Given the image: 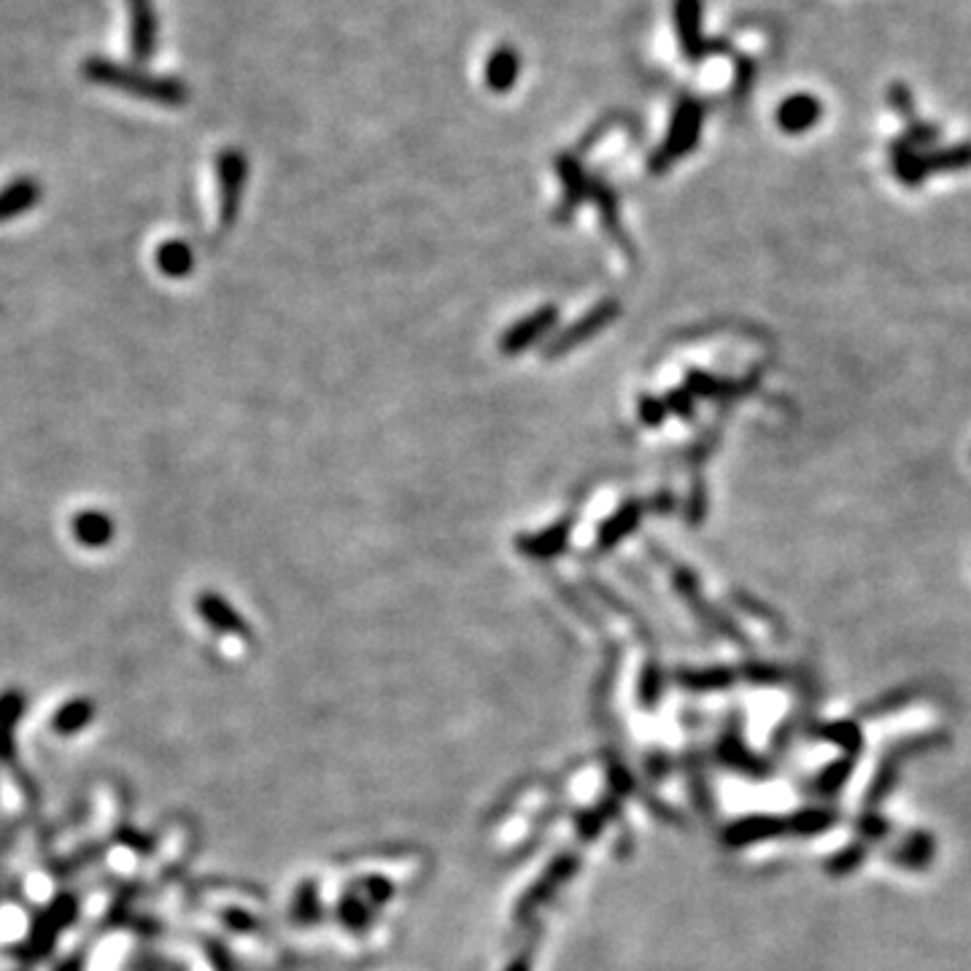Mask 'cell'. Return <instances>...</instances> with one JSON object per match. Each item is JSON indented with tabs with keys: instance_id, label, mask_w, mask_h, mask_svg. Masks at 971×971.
I'll return each mask as SVG.
<instances>
[{
	"instance_id": "1",
	"label": "cell",
	"mask_w": 971,
	"mask_h": 971,
	"mask_svg": "<svg viewBox=\"0 0 971 971\" xmlns=\"http://www.w3.org/2000/svg\"><path fill=\"white\" fill-rule=\"evenodd\" d=\"M81 73L92 85L117 89V92L133 95V98L140 100H151V104L159 106H182L189 100V89L182 79L146 73L140 68L106 60V57H89V60L81 62Z\"/></svg>"
},
{
	"instance_id": "2",
	"label": "cell",
	"mask_w": 971,
	"mask_h": 971,
	"mask_svg": "<svg viewBox=\"0 0 971 971\" xmlns=\"http://www.w3.org/2000/svg\"><path fill=\"white\" fill-rule=\"evenodd\" d=\"M216 178H219V225L229 229L238 222L243 189L248 178V159L241 149H225L216 159Z\"/></svg>"
},
{
	"instance_id": "3",
	"label": "cell",
	"mask_w": 971,
	"mask_h": 971,
	"mask_svg": "<svg viewBox=\"0 0 971 971\" xmlns=\"http://www.w3.org/2000/svg\"><path fill=\"white\" fill-rule=\"evenodd\" d=\"M675 28L688 60H702L713 49L710 41L702 36V0H675Z\"/></svg>"
},
{
	"instance_id": "4",
	"label": "cell",
	"mask_w": 971,
	"mask_h": 971,
	"mask_svg": "<svg viewBox=\"0 0 971 971\" xmlns=\"http://www.w3.org/2000/svg\"><path fill=\"white\" fill-rule=\"evenodd\" d=\"M130 14V49L136 60H149L157 52V14L151 0H125Z\"/></svg>"
},
{
	"instance_id": "5",
	"label": "cell",
	"mask_w": 971,
	"mask_h": 971,
	"mask_svg": "<svg viewBox=\"0 0 971 971\" xmlns=\"http://www.w3.org/2000/svg\"><path fill=\"white\" fill-rule=\"evenodd\" d=\"M699 130H702V106L696 104V100H683L675 111L673 130H669L667 144L661 146V159H669V163H673L675 157L686 155V151L696 144V138H699Z\"/></svg>"
},
{
	"instance_id": "6",
	"label": "cell",
	"mask_w": 971,
	"mask_h": 971,
	"mask_svg": "<svg viewBox=\"0 0 971 971\" xmlns=\"http://www.w3.org/2000/svg\"><path fill=\"white\" fill-rule=\"evenodd\" d=\"M195 607L197 612H200L203 621H206L214 631H222V635H233V637H248L246 618H243L241 612L222 597V594L203 591L200 597L195 599Z\"/></svg>"
},
{
	"instance_id": "7",
	"label": "cell",
	"mask_w": 971,
	"mask_h": 971,
	"mask_svg": "<svg viewBox=\"0 0 971 971\" xmlns=\"http://www.w3.org/2000/svg\"><path fill=\"white\" fill-rule=\"evenodd\" d=\"M70 534H73V540L79 542L81 548H92L95 551V548L111 546L114 534H117V523H114L111 513H106V510L87 508L73 516V521H70Z\"/></svg>"
},
{
	"instance_id": "8",
	"label": "cell",
	"mask_w": 971,
	"mask_h": 971,
	"mask_svg": "<svg viewBox=\"0 0 971 971\" xmlns=\"http://www.w3.org/2000/svg\"><path fill=\"white\" fill-rule=\"evenodd\" d=\"M823 117L821 100H815L813 95H791L785 98L781 108H777V125L783 127V133L788 136H802L810 127L817 125V119Z\"/></svg>"
},
{
	"instance_id": "9",
	"label": "cell",
	"mask_w": 971,
	"mask_h": 971,
	"mask_svg": "<svg viewBox=\"0 0 971 971\" xmlns=\"http://www.w3.org/2000/svg\"><path fill=\"white\" fill-rule=\"evenodd\" d=\"M41 195H43L41 184H38L33 176H19L11 184H6V187L0 189V225L28 214V210H33L38 206V200H41Z\"/></svg>"
},
{
	"instance_id": "10",
	"label": "cell",
	"mask_w": 971,
	"mask_h": 971,
	"mask_svg": "<svg viewBox=\"0 0 971 971\" xmlns=\"http://www.w3.org/2000/svg\"><path fill=\"white\" fill-rule=\"evenodd\" d=\"M24 715V694L19 688L0 692V764L17 756V726Z\"/></svg>"
},
{
	"instance_id": "11",
	"label": "cell",
	"mask_w": 971,
	"mask_h": 971,
	"mask_svg": "<svg viewBox=\"0 0 971 971\" xmlns=\"http://www.w3.org/2000/svg\"><path fill=\"white\" fill-rule=\"evenodd\" d=\"M521 73V57L510 47L494 49L485 62V85L494 92H508Z\"/></svg>"
},
{
	"instance_id": "12",
	"label": "cell",
	"mask_w": 971,
	"mask_h": 971,
	"mask_svg": "<svg viewBox=\"0 0 971 971\" xmlns=\"http://www.w3.org/2000/svg\"><path fill=\"white\" fill-rule=\"evenodd\" d=\"M95 720V702L87 696H76V699L66 702L60 710L55 713L52 728L60 737H70V734H79L81 728H87Z\"/></svg>"
},
{
	"instance_id": "13",
	"label": "cell",
	"mask_w": 971,
	"mask_h": 971,
	"mask_svg": "<svg viewBox=\"0 0 971 971\" xmlns=\"http://www.w3.org/2000/svg\"><path fill=\"white\" fill-rule=\"evenodd\" d=\"M157 267L168 278H184L195 271V254L184 241H165L157 248Z\"/></svg>"
},
{
	"instance_id": "14",
	"label": "cell",
	"mask_w": 971,
	"mask_h": 971,
	"mask_svg": "<svg viewBox=\"0 0 971 971\" xmlns=\"http://www.w3.org/2000/svg\"><path fill=\"white\" fill-rule=\"evenodd\" d=\"M920 165L923 174H944V170H961L971 165V144L953 146V149L942 151H920Z\"/></svg>"
},
{
	"instance_id": "15",
	"label": "cell",
	"mask_w": 971,
	"mask_h": 971,
	"mask_svg": "<svg viewBox=\"0 0 971 971\" xmlns=\"http://www.w3.org/2000/svg\"><path fill=\"white\" fill-rule=\"evenodd\" d=\"M542 330H546V316H534L532 322H527V327H519L508 337V349H523L529 337L540 335Z\"/></svg>"
},
{
	"instance_id": "16",
	"label": "cell",
	"mask_w": 971,
	"mask_h": 971,
	"mask_svg": "<svg viewBox=\"0 0 971 971\" xmlns=\"http://www.w3.org/2000/svg\"><path fill=\"white\" fill-rule=\"evenodd\" d=\"M887 98H891V104H893V108H896L899 114H902V117L910 121H915V111H912V95H910V89H906L904 85H893L891 87V92H887Z\"/></svg>"
},
{
	"instance_id": "17",
	"label": "cell",
	"mask_w": 971,
	"mask_h": 971,
	"mask_svg": "<svg viewBox=\"0 0 971 971\" xmlns=\"http://www.w3.org/2000/svg\"><path fill=\"white\" fill-rule=\"evenodd\" d=\"M57 971H85V958L73 955V958H70V961L62 963V967L57 969Z\"/></svg>"
}]
</instances>
